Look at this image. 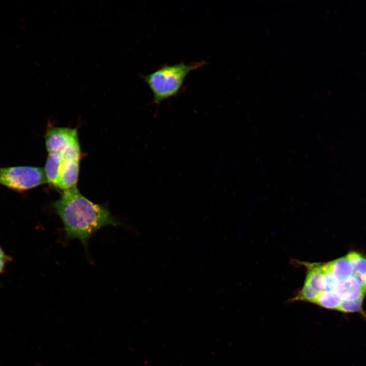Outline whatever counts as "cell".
Masks as SVG:
<instances>
[{"label":"cell","mask_w":366,"mask_h":366,"mask_svg":"<svg viewBox=\"0 0 366 366\" xmlns=\"http://www.w3.org/2000/svg\"><path fill=\"white\" fill-rule=\"evenodd\" d=\"M52 206L63 224L64 242L77 239L86 253L90 238L100 229L107 226H125L107 207L83 196L77 187L63 191Z\"/></svg>","instance_id":"cell-1"},{"label":"cell","mask_w":366,"mask_h":366,"mask_svg":"<svg viewBox=\"0 0 366 366\" xmlns=\"http://www.w3.org/2000/svg\"><path fill=\"white\" fill-rule=\"evenodd\" d=\"M206 64L204 61L167 64L141 77L152 92L153 102L159 104L165 100L177 96L182 89L187 76Z\"/></svg>","instance_id":"cell-2"},{"label":"cell","mask_w":366,"mask_h":366,"mask_svg":"<svg viewBox=\"0 0 366 366\" xmlns=\"http://www.w3.org/2000/svg\"><path fill=\"white\" fill-rule=\"evenodd\" d=\"M47 182L44 170L32 166L0 168V185L17 191H26Z\"/></svg>","instance_id":"cell-3"},{"label":"cell","mask_w":366,"mask_h":366,"mask_svg":"<svg viewBox=\"0 0 366 366\" xmlns=\"http://www.w3.org/2000/svg\"><path fill=\"white\" fill-rule=\"evenodd\" d=\"M45 145L48 154L80 146L77 131L69 128L51 127L45 135Z\"/></svg>","instance_id":"cell-4"},{"label":"cell","mask_w":366,"mask_h":366,"mask_svg":"<svg viewBox=\"0 0 366 366\" xmlns=\"http://www.w3.org/2000/svg\"><path fill=\"white\" fill-rule=\"evenodd\" d=\"M333 291L342 300H355L363 299L366 289L353 276L346 282H338Z\"/></svg>","instance_id":"cell-5"},{"label":"cell","mask_w":366,"mask_h":366,"mask_svg":"<svg viewBox=\"0 0 366 366\" xmlns=\"http://www.w3.org/2000/svg\"><path fill=\"white\" fill-rule=\"evenodd\" d=\"M325 265L337 282H346L353 277L354 268L347 255L326 263Z\"/></svg>","instance_id":"cell-6"},{"label":"cell","mask_w":366,"mask_h":366,"mask_svg":"<svg viewBox=\"0 0 366 366\" xmlns=\"http://www.w3.org/2000/svg\"><path fill=\"white\" fill-rule=\"evenodd\" d=\"M342 299L334 291H322L314 303L327 309L338 310Z\"/></svg>","instance_id":"cell-7"},{"label":"cell","mask_w":366,"mask_h":366,"mask_svg":"<svg viewBox=\"0 0 366 366\" xmlns=\"http://www.w3.org/2000/svg\"><path fill=\"white\" fill-rule=\"evenodd\" d=\"M347 256L353 266L354 271L366 276V257L355 252L350 253Z\"/></svg>","instance_id":"cell-8"},{"label":"cell","mask_w":366,"mask_h":366,"mask_svg":"<svg viewBox=\"0 0 366 366\" xmlns=\"http://www.w3.org/2000/svg\"><path fill=\"white\" fill-rule=\"evenodd\" d=\"M363 299L355 300H342L338 310L344 313L359 312L362 309Z\"/></svg>","instance_id":"cell-9"},{"label":"cell","mask_w":366,"mask_h":366,"mask_svg":"<svg viewBox=\"0 0 366 366\" xmlns=\"http://www.w3.org/2000/svg\"><path fill=\"white\" fill-rule=\"evenodd\" d=\"M8 260L9 257L6 258H0V274L4 272L7 262Z\"/></svg>","instance_id":"cell-10"},{"label":"cell","mask_w":366,"mask_h":366,"mask_svg":"<svg viewBox=\"0 0 366 366\" xmlns=\"http://www.w3.org/2000/svg\"><path fill=\"white\" fill-rule=\"evenodd\" d=\"M6 257H8V256H7L6 255V254L5 253L2 248L0 246V258H6Z\"/></svg>","instance_id":"cell-11"}]
</instances>
